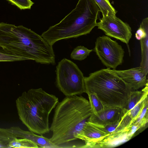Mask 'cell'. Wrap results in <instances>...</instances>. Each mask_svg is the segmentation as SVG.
Masks as SVG:
<instances>
[{
    "mask_svg": "<svg viewBox=\"0 0 148 148\" xmlns=\"http://www.w3.org/2000/svg\"><path fill=\"white\" fill-rule=\"evenodd\" d=\"M99 7L103 17L116 15L117 11L111 5L109 0H94Z\"/></svg>",
    "mask_w": 148,
    "mask_h": 148,
    "instance_id": "15",
    "label": "cell"
},
{
    "mask_svg": "<svg viewBox=\"0 0 148 148\" xmlns=\"http://www.w3.org/2000/svg\"><path fill=\"white\" fill-rule=\"evenodd\" d=\"M26 60L23 57L7 52L0 47V62H15Z\"/></svg>",
    "mask_w": 148,
    "mask_h": 148,
    "instance_id": "21",
    "label": "cell"
},
{
    "mask_svg": "<svg viewBox=\"0 0 148 148\" xmlns=\"http://www.w3.org/2000/svg\"><path fill=\"white\" fill-rule=\"evenodd\" d=\"M120 121L103 125H94L89 122L107 134H110L116 130L119 124Z\"/></svg>",
    "mask_w": 148,
    "mask_h": 148,
    "instance_id": "23",
    "label": "cell"
},
{
    "mask_svg": "<svg viewBox=\"0 0 148 148\" xmlns=\"http://www.w3.org/2000/svg\"><path fill=\"white\" fill-rule=\"evenodd\" d=\"M113 70L130 86L132 91L148 85L146 75L140 66L124 70Z\"/></svg>",
    "mask_w": 148,
    "mask_h": 148,
    "instance_id": "9",
    "label": "cell"
},
{
    "mask_svg": "<svg viewBox=\"0 0 148 148\" xmlns=\"http://www.w3.org/2000/svg\"><path fill=\"white\" fill-rule=\"evenodd\" d=\"M97 23L98 28L108 36L114 38L128 44L132 36V29L129 25L123 22L116 15L102 17Z\"/></svg>",
    "mask_w": 148,
    "mask_h": 148,
    "instance_id": "8",
    "label": "cell"
},
{
    "mask_svg": "<svg viewBox=\"0 0 148 148\" xmlns=\"http://www.w3.org/2000/svg\"><path fill=\"white\" fill-rule=\"evenodd\" d=\"M56 84L66 96L85 93L83 74L77 65L65 58L58 62L56 71Z\"/></svg>",
    "mask_w": 148,
    "mask_h": 148,
    "instance_id": "6",
    "label": "cell"
},
{
    "mask_svg": "<svg viewBox=\"0 0 148 148\" xmlns=\"http://www.w3.org/2000/svg\"><path fill=\"white\" fill-rule=\"evenodd\" d=\"M8 130L16 137L26 138L29 140L39 146V147L44 148H59L52 143L49 139L38 135L31 132L24 130L18 126L12 127L8 128ZM39 147V146H38Z\"/></svg>",
    "mask_w": 148,
    "mask_h": 148,
    "instance_id": "13",
    "label": "cell"
},
{
    "mask_svg": "<svg viewBox=\"0 0 148 148\" xmlns=\"http://www.w3.org/2000/svg\"><path fill=\"white\" fill-rule=\"evenodd\" d=\"M38 148L39 147L32 141L26 138L18 139L16 137L9 143L8 148Z\"/></svg>",
    "mask_w": 148,
    "mask_h": 148,
    "instance_id": "16",
    "label": "cell"
},
{
    "mask_svg": "<svg viewBox=\"0 0 148 148\" xmlns=\"http://www.w3.org/2000/svg\"><path fill=\"white\" fill-rule=\"evenodd\" d=\"M93 112L89 101L82 96H66L55 108L50 141L59 148L74 147L72 143Z\"/></svg>",
    "mask_w": 148,
    "mask_h": 148,
    "instance_id": "1",
    "label": "cell"
},
{
    "mask_svg": "<svg viewBox=\"0 0 148 148\" xmlns=\"http://www.w3.org/2000/svg\"><path fill=\"white\" fill-rule=\"evenodd\" d=\"M58 102L56 96L40 88L23 92L16 104L22 123L29 131L42 135L50 131L49 116Z\"/></svg>",
    "mask_w": 148,
    "mask_h": 148,
    "instance_id": "3",
    "label": "cell"
},
{
    "mask_svg": "<svg viewBox=\"0 0 148 148\" xmlns=\"http://www.w3.org/2000/svg\"><path fill=\"white\" fill-rule=\"evenodd\" d=\"M94 50L102 63L107 68L115 69L122 63L124 49L116 41L108 36L98 37Z\"/></svg>",
    "mask_w": 148,
    "mask_h": 148,
    "instance_id": "7",
    "label": "cell"
},
{
    "mask_svg": "<svg viewBox=\"0 0 148 148\" xmlns=\"http://www.w3.org/2000/svg\"><path fill=\"white\" fill-rule=\"evenodd\" d=\"M93 51L92 49H88L83 46H78L72 52L71 58L74 60H82L86 58Z\"/></svg>",
    "mask_w": 148,
    "mask_h": 148,
    "instance_id": "18",
    "label": "cell"
},
{
    "mask_svg": "<svg viewBox=\"0 0 148 148\" xmlns=\"http://www.w3.org/2000/svg\"><path fill=\"white\" fill-rule=\"evenodd\" d=\"M100 10L94 0H79L75 8L59 23L50 27L41 34L50 45L56 42L90 33L97 26Z\"/></svg>",
    "mask_w": 148,
    "mask_h": 148,
    "instance_id": "4",
    "label": "cell"
},
{
    "mask_svg": "<svg viewBox=\"0 0 148 148\" xmlns=\"http://www.w3.org/2000/svg\"><path fill=\"white\" fill-rule=\"evenodd\" d=\"M123 114V108H107L97 115L92 114L87 121L94 125H103L120 121Z\"/></svg>",
    "mask_w": 148,
    "mask_h": 148,
    "instance_id": "11",
    "label": "cell"
},
{
    "mask_svg": "<svg viewBox=\"0 0 148 148\" xmlns=\"http://www.w3.org/2000/svg\"><path fill=\"white\" fill-rule=\"evenodd\" d=\"M0 47L7 53L37 63L56 64L52 46L22 25L0 23Z\"/></svg>",
    "mask_w": 148,
    "mask_h": 148,
    "instance_id": "2",
    "label": "cell"
},
{
    "mask_svg": "<svg viewBox=\"0 0 148 148\" xmlns=\"http://www.w3.org/2000/svg\"><path fill=\"white\" fill-rule=\"evenodd\" d=\"M20 9H30L34 3L30 0H7Z\"/></svg>",
    "mask_w": 148,
    "mask_h": 148,
    "instance_id": "22",
    "label": "cell"
},
{
    "mask_svg": "<svg viewBox=\"0 0 148 148\" xmlns=\"http://www.w3.org/2000/svg\"><path fill=\"white\" fill-rule=\"evenodd\" d=\"M148 85L141 91H132L125 106L123 108V114L127 112L135 106L145 96L148 95Z\"/></svg>",
    "mask_w": 148,
    "mask_h": 148,
    "instance_id": "14",
    "label": "cell"
},
{
    "mask_svg": "<svg viewBox=\"0 0 148 148\" xmlns=\"http://www.w3.org/2000/svg\"><path fill=\"white\" fill-rule=\"evenodd\" d=\"M93 114L97 115L103 112L106 108L94 93L87 94Z\"/></svg>",
    "mask_w": 148,
    "mask_h": 148,
    "instance_id": "17",
    "label": "cell"
},
{
    "mask_svg": "<svg viewBox=\"0 0 148 148\" xmlns=\"http://www.w3.org/2000/svg\"><path fill=\"white\" fill-rule=\"evenodd\" d=\"M148 35V18L143 19L135 34V37L138 40L144 38Z\"/></svg>",
    "mask_w": 148,
    "mask_h": 148,
    "instance_id": "20",
    "label": "cell"
},
{
    "mask_svg": "<svg viewBox=\"0 0 148 148\" xmlns=\"http://www.w3.org/2000/svg\"><path fill=\"white\" fill-rule=\"evenodd\" d=\"M130 126L123 130L111 133L97 143L94 148L114 147L128 141L134 135L130 130Z\"/></svg>",
    "mask_w": 148,
    "mask_h": 148,
    "instance_id": "12",
    "label": "cell"
},
{
    "mask_svg": "<svg viewBox=\"0 0 148 148\" xmlns=\"http://www.w3.org/2000/svg\"><path fill=\"white\" fill-rule=\"evenodd\" d=\"M16 137L8 128H0V148H8L10 142Z\"/></svg>",
    "mask_w": 148,
    "mask_h": 148,
    "instance_id": "19",
    "label": "cell"
},
{
    "mask_svg": "<svg viewBox=\"0 0 148 148\" xmlns=\"http://www.w3.org/2000/svg\"><path fill=\"white\" fill-rule=\"evenodd\" d=\"M110 134L104 132L87 121L76 137L84 141L85 144L82 148H94L97 143Z\"/></svg>",
    "mask_w": 148,
    "mask_h": 148,
    "instance_id": "10",
    "label": "cell"
},
{
    "mask_svg": "<svg viewBox=\"0 0 148 148\" xmlns=\"http://www.w3.org/2000/svg\"><path fill=\"white\" fill-rule=\"evenodd\" d=\"M86 92L95 94L106 108H124L131 92L130 86L113 70L107 68L84 77Z\"/></svg>",
    "mask_w": 148,
    "mask_h": 148,
    "instance_id": "5",
    "label": "cell"
}]
</instances>
